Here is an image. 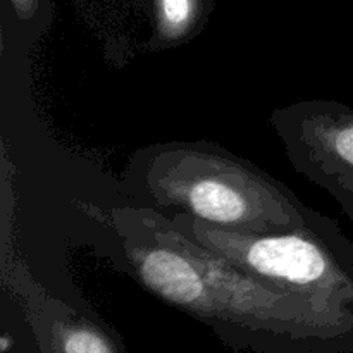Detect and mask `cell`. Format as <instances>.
I'll use <instances>...</instances> for the list:
<instances>
[{
	"instance_id": "cell-1",
	"label": "cell",
	"mask_w": 353,
	"mask_h": 353,
	"mask_svg": "<svg viewBox=\"0 0 353 353\" xmlns=\"http://www.w3.org/2000/svg\"><path fill=\"white\" fill-rule=\"evenodd\" d=\"M117 271L245 353H353V310L257 281L133 205L88 210Z\"/></svg>"
},
{
	"instance_id": "cell-2",
	"label": "cell",
	"mask_w": 353,
	"mask_h": 353,
	"mask_svg": "<svg viewBox=\"0 0 353 353\" xmlns=\"http://www.w3.org/2000/svg\"><path fill=\"white\" fill-rule=\"evenodd\" d=\"M121 183L128 205L234 233H279L324 217L276 176L212 141L138 148Z\"/></svg>"
},
{
	"instance_id": "cell-3",
	"label": "cell",
	"mask_w": 353,
	"mask_h": 353,
	"mask_svg": "<svg viewBox=\"0 0 353 353\" xmlns=\"http://www.w3.org/2000/svg\"><path fill=\"white\" fill-rule=\"evenodd\" d=\"M164 219L257 281L353 310V241L331 217L279 233H234L186 216Z\"/></svg>"
},
{
	"instance_id": "cell-4",
	"label": "cell",
	"mask_w": 353,
	"mask_h": 353,
	"mask_svg": "<svg viewBox=\"0 0 353 353\" xmlns=\"http://www.w3.org/2000/svg\"><path fill=\"white\" fill-rule=\"evenodd\" d=\"M2 269L12 307V331L3 334L2 353H126L110 324L40 285L19 259L3 255Z\"/></svg>"
},
{
	"instance_id": "cell-5",
	"label": "cell",
	"mask_w": 353,
	"mask_h": 353,
	"mask_svg": "<svg viewBox=\"0 0 353 353\" xmlns=\"http://www.w3.org/2000/svg\"><path fill=\"white\" fill-rule=\"evenodd\" d=\"M269 126L293 169L333 195L353 226V107L299 100L272 110Z\"/></svg>"
},
{
	"instance_id": "cell-6",
	"label": "cell",
	"mask_w": 353,
	"mask_h": 353,
	"mask_svg": "<svg viewBox=\"0 0 353 353\" xmlns=\"http://www.w3.org/2000/svg\"><path fill=\"white\" fill-rule=\"evenodd\" d=\"M216 0H152L148 52L172 50L195 40L209 24Z\"/></svg>"
},
{
	"instance_id": "cell-7",
	"label": "cell",
	"mask_w": 353,
	"mask_h": 353,
	"mask_svg": "<svg viewBox=\"0 0 353 353\" xmlns=\"http://www.w3.org/2000/svg\"><path fill=\"white\" fill-rule=\"evenodd\" d=\"M3 30L31 43L47 31L54 14V0H0Z\"/></svg>"
}]
</instances>
